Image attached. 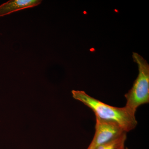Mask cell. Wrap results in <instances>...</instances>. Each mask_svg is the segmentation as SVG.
Wrapping results in <instances>:
<instances>
[{"label":"cell","instance_id":"1","mask_svg":"<svg viewBox=\"0 0 149 149\" xmlns=\"http://www.w3.org/2000/svg\"><path fill=\"white\" fill-rule=\"evenodd\" d=\"M71 93L73 98L92 110L96 117L117 123L126 133L133 130L138 125L135 115L125 107L111 106L91 97L85 91L72 90Z\"/></svg>","mask_w":149,"mask_h":149},{"label":"cell","instance_id":"3","mask_svg":"<svg viewBox=\"0 0 149 149\" xmlns=\"http://www.w3.org/2000/svg\"><path fill=\"white\" fill-rule=\"evenodd\" d=\"M95 132L87 149H95L99 146L118 138L125 132L117 123L96 117Z\"/></svg>","mask_w":149,"mask_h":149},{"label":"cell","instance_id":"6","mask_svg":"<svg viewBox=\"0 0 149 149\" xmlns=\"http://www.w3.org/2000/svg\"><path fill=\"white\" fill-rule=\"evenodd\" d=\"M125 149H129L127 148H125Z\"/></svg>","mask_w":149,"mask_h":149},{"label":"cell","instance_id":"4","mask_svg":"<svg viewBox=\"0 0 149 149\" xmlns=\"http://www.w3.org/2000/svg\"><path fill=\"white\" fill-rule=\"evenodd\" d=\"M41 0H10L0 5V17L39 5Z\"/></svg>","mask_w":149,"mask_h":149},{"label":"cell","instance_id":"2","mask_svg":"<svg viewBox=\"0 0 149 149\" xmlns=\"http://www.w3.org/2000/svg\"><path fill=\"white\" fill-rule=\"evenodd\" d=\"M133 58L139 68L138 77L132 88L125 94V107L135 115L140 106L149 102V65L148 62L137 53L133 52Z\"/></svg>","mask_w":149,"mask_h":149},{"label":"cell","instance_id":"5","mask_svg":"<svg viewBox=\"0 0 149 149\" xmlns=\"http://www.w3.org/2000/svg\"><path fill=\"white\" fill-rule=\"evenodd\" d=\"M127 133H125L118 138L99 146L95 149H125Z\"/></svg>","mask_w":149,"mask_h":149}]
</instances>
